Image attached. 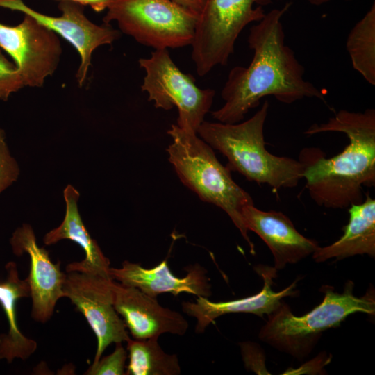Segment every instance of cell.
Returning <instances> with one entry per match:
<instances>
[{
  "mask_svg": "<svg viewBox=\"0 0 375 375\" xmlns=\"http://www.w3.org/2000/svg\"><path fill=\"white\" fill-rule=\"evenodd\" d=\"M352 66L375 85V3L351 29L346 42Z\"/></svg>",
  "mask_w": 375,
  "mask_h": 375,
  "instance_id": "obj_21",
  "label": "cell"
},
{
  "mask_svg": "<svg viewBox=\"0 0 375 375\" xmlns=\"http://www.w3.org/2000/svg\"><path fill=\"white\" fill-rule=\"evenodd\" d=\"M348 224L344 234L333 244L319 247L312 253L317 262L335 261L356 255L375 256V199L367 193L362 203L348 208Z\"/></svg>",
  "mask_w": 375,
  "mask_h": 375,
  "instance_id": "obj_18",
  "label": "cell"
},
{
  "mask_svg": "<svg viewBox=\"0 0 375 375\" xmlns=\"http://www.w3.org/2000/svg\"><path fill=\"white\" fill-rule=\"evenodd\" d=\"M0 8L30 15L69 42L81 58L76 74L79 86H82L87 77L93 51L101 45L112 43L120 35L119 31L108 24L97 25L92 22L84 14L83 6L73 1H60L58 9L62 14L59 17L40 13L22 0H0Z\"/></svg>",
  "mask_w": 375,
  "mask_h": 375,
  "instance_id": "obj_11",
  "label": "cell"
},
{
  "mask_svg": "<svg viewBox=\"0 0 375 375\" xmlns=\"http://www.w3.org/2000/svg\"><path fill=\"white\" fill-rule=\"evenodd\" d=\"M272 0H206L191 44L197 73L203 76L218 65H226L235 42L249 24L265 15L262 6Z\"/></svg>",
  "mask_w": 375,
  "mask_h": 375,
  "instance_id": "obj_7",
  "label": "cell"
},
{
  "mask_svg": "<svg viewBox=\"0 0 375 375\" xmlns=\"http://www.w3.org/2000/svg\"><path fill=\"white\" fill-rule=\"evenodd\" d=\"M19 173V165L8 149L6 133L0 128V194L17 180Z\"/></svg>",
  "mask_w": 375,
  "mask_h": 375,
  "instance_id": "obj_23",
  "label": "cell"
},
{
  "mask_svg": "<svg viewBox=\"0 0 375 375\" xmlns=\"http://www.w3.org/2000/svg\"><path fill=\"white\" fill-rule=\"evenodd\" d=\"M189 10L200 14L206 0H169Z\"/></svg>",
  "mask_w": 375,
  "mask_h": 375,
  "instance_id": "obj_26",
  "label": "cell"
},
{
  "mask_svg": "<svg viewBox=\"0 0 375 375\" xmlns=\"http://www.w3.org/2000/svg\"><path fill=\"white\" fill-rule=\"evenodd\" d=\"M242 358L246 367L256 372L259 369L256 366H261L256 360L264 365L263 354L260 349L251 342H243L240 344ZM260 371V369H259ZM262 370V369H261ZM264 374L262 372L260 373Z\"/></svg>",
  "mask_w": 375,
  "mask_h": 375,
  "instance_id": "obj_25",
  "label": "cell"
},
{
  "mask_svg": "<svg viewBox=\"0 0 375 375\" xmlns=\"http://www.w3.org/2000/svg\"><path fill=\"white\" fill-rule=\"evenodd\" d=\"M0 48L14 60L24 86L41 88L56 70L62 53L58 35L24 14L21 23H0Z\"/></svg>",
  "mask_w": 375,
  "mask_h": 375,
  "instance_id": "obj_10",
  "label": "cell"
},
{
  "mask_svg": "<svg viewBox=\"0 0 375 375\" xmlns=\"http://www.w3.org/2000/svg\"><path fill=\"white\" fill-rule=\"evenodd\" d=\"M114 351L108 356L101 358L86 371L87 375H126V360L127 352L122 342L115 343Z\"/></svg>",
  "mask_w": 375,
  "mask_h": 375,
  "instance_id": "obj_22",
  "label": "cell"
},
{
  "mask_svg": "<svg viewBox=\"0 0 375 375\" xmlns=\"http://www.w3.org/2000/svg\"><path fill=\"white\" fill-rule=\"evenodd\" d=\"M5 268L6 278L0 281V305L7 318L8 330L0 334V360L10 363L17 358L28 359L36 351L38 344L22 333L17 321V301L30 297L28 281L20 278L15 262H8Z\"/></svg>",
  "mask_w": 375,
  "mask_h": 375,
  "instance_id": "obj_19",
  "label": "cell"
},
{
  "mask_svg": "<svg viewBox=\"0 0 375 375\" xmlns=\"http://www.w3.org/2000/svg\"><path fill=\"white\" fill-rule=\"evenodd\" d=\"M310 3L314 6H320L329 2L331 0H308Z\"/></svg>",
  "mask_w": 375,
  "mask_h": 375,
  "instance_id": "obj_28",
  "label": "cell"
},
{
  "mask_svg": "<svg viewBox=\"0 0 375 375\" xmlns=\"http://www.w3.org/2000/svg\"><path fill=\"white\" fill-rule=\"evenodd\" d=\"M66 211L62 223L44 237L46 245L56 244L61 240H70L85 251V258L80 262H72L66 267V272L79 271L110 276V260L103 253L95 240L86 229L78 210L79 192L71 185L64 190Z\"/></svg>",
  "mask_w": 375,
  "mask_h": 375,
  "instance_id": "obj_17",
  "label": "cell"
},
{
  "mask_svg": "<svg viewBox=\"0 0 375 375\" xmlns=\"http://www.w3.org/2000/svg\"><path fill=\"white\" fill-rule=\"evenodd\" d=\"M346 1H351V0H346Z\"/></svg>",
  "mask_w": 375,
  "mask_h": 375,
  "instance_id": "obj_29",
  "label": "cell"
},
{
  "mask_svg": "<svg viewBox=\"0 0 375 375\" xmlns=\"http://www.w3.org/2000/svg\"><path fill=\"white\" fill-rule=\"evenodd\" d=\"M113 305L133 339L158 338L163 333L183 335L188 321L178 312L161 306L137 288L113 281Z\"/></svg>",
  "mask_w": 375,
  "mask_h": 375,
  "instance_id": "obj_13",
  "label": "cell"
},
{
  "mask_svg": "<svg viewBox=\"0 0 375 375\" xmlns=\"http://www.w3.org/2000/svg\"><path fill=\"white\" fill-rule=\"evenodd\" d=\"M255 270L264 281L262 289L257 294L221 302H212L206 297H198L195 302L182 303L183 312L197 319L195 331L197 333H203L215 319L226 314L252 313L261 317L268 315L280 306L284 297L297 294V281L279 292L273 290V279L276 277L277 272L274 267L259 265Z\"/></svg>",
  "mask_w": 375,
  "mask_h": 375,
  "instance_id": "obj_15",
  "label": "cell"
},
{
  "mask_svg": "<svg viewBox=\"0 0 375 375\" xmlns=\"http://www.w3.org/2000/svg\"><path fill=\"white\" fill-rule=\"evenodd\" d=\"M24 86L15 63L7 59L0 48V99L7 101L12 93Z\"/></svg>",
  "mask_w": 375,
  "mask_h": 375,
  "instance_id": "obj_24",
  "label": "cell"
},
{
  "mask_svg": "<svg viewBox=\"0 0 375 375\" xmlns=\"http://www.w3.org/2000/svg\"><path fill=\"white\" fill-rule=\"evenodd\" d=\"M242 215L247 230L256 233L269 247L276 270L298 262L319 247L317 241L300 233L281 211H265L251 204L243 208Z\"/></svg>",
  "mask_w": 375,
  "mask_h": 375,
  "instance_id": "obj_14",
  "label": "cell"
},
{
  "mask_svg": "<svg viewBox=\"0 0 375 375\" xmlns=\"http://www.w3.org/2000/svg\"><path fill=\"white\" fill-rule=\"evenodd\" d=\"M167 134L172 139L167 149L169 160L181 181L202 201L222 209L254 255V244L242 215L245 206L254 204L251 196L233 181L231 171L218 160L212 148L196 133L172 124Z\"/></svg>",
  "mask_w": 375,
  "mask_h": 375,
  "instance_id": "obj_4",
  "label": "cell"
},
{
  "mask_svg": "<svg viewBox=\"0 0 375 375\" xmlns=\"http://www.w3.org/2000/svg\"><path fill=\"white\" fill-rule=\"evenodd\" d=\"M12 252L30 258V271L26 278L32 299L31 316L37 322H47L53 315L57 301L64 297L65 274L60 270V261L53 263L49 252L38 246L31 225L17 228L10 239Z\"/></svg>",
  "mask_w": 375,
  "mask_h": 375,
  "instance_id": "obj_12",
  "label": "cell"
},
{
  "mask_svg": "<svg viewBox=\"0 0 375 375\" xmlns=\"http://www.w3.org/2000/svg\"><path fill=\"white\" fill-rule=\"evenodd\" d=\"M269 102L249 119L235 124L203 121L197 134L228 160L226 167L248 181L269 185L274 191L295 188L303 178L304 165L299 160L269 152L264 126Z\"/></svg>",
  "mask_w": 375,
  "mask_h": 375,
  "instance_id": "obj_3",
  "label": "cell"
},
{
  "mask_svg": "<svg viewBox=\"0 0 375 375\" xmlns=\"http://www.w3.org/2000/svg\"><path fill=\"white\" fill-rule=\"evenodd\" d=\"M146 72L141 89L156 108L178 111L176 125L197 133L212 106L215 91L201 89L190 74H184L172 60L167 49H155L149 58H140Z\"/></svg>",
  "mask_w": 375,
  "mask_h": 375,
  "instance_id": "obj_8",
  "label": "cell"
},
{
  "mask_svg": "<svg viewBox=\"0 0 375 375\" xmlns=\"http://www.w3.org/2000/svg\"><path fill=\"white\" fill-rule=\"evenodd\" d=\"M73 1L81 5L89 6L96 12H101L107 8L110 0H60Z\"/></svg>",
  "mask_w": 375,
  "mask_h": 375,
  "instance_id": "obj_27",
  "label": "cell"
},
{
  "mask_svg": "<svg viewBox=\"0 0 375 375\" xmlns=\"http://www.w3.org/2000/svg\"><path fill=\"white\" fill-rule=\"evenodd\" d=\"M113 279L98 274L69 271L65 274L64 297L85 318L97 340L92 365L96 364L112 343L126 342V325L113 305Z\"/></svg>",
  "mask_w": 375,
  "mask_h": 375,
  "instance_id": "obj_9",
  "label": "cell"
},
{
  "mask_svg": "<svg viewBox=\"0 0 375 375\" xmlns=\"http://www.w3.org/2000/svg\"><path fill=\"white\" fill-rule=\"evenodd\" d=\"M188 274L183 278L174 276L166 260L151 269L140 264L125 260L120 268L110 267L112 279L120 283L138 288L147 295L156 297L162 293L170 292L174 296L187 292L197 297H209L211 285L204 267L196 264L188 268Z\"/></svg>",
  "mask_w": 375,
  "mask_h": 375,
  "instance_id": "obj_16",
  "label": "cell"
},
{
  "mask_svg": "<svg viewBox=\"0 0 375 375\" xmlns=\"http://www.w3.org/2000/svg\"><path fill=\"white\" fill-rule=\"evenodd\" d=\"M290 6L288 2L272 10L251 27L247 41L252 60L247 67L236 66L229 72L221 92L224 103L212 112L215 119L226 124L242 122L267 96L285 104L304 98L326 102L324 93L303 78L304 67L285 43L281 19Z\"/></svg>",
  "mask_w": 375,
  "mask_h": 375,
  "instance_id": "obj_1",
  "label": "cell"
},
{
  "mask_svg": "<svg viewBox=\"0 0 375 375\" xmlns=\"http://www.w3.org/2000/svg\"><path fill=\"white\" fill-rule=\"evenodd\" d=\"M326 132L345 134L349 142L331 158L317 147L303 148L299 160L304 165L306 188L319 206L349 208L365 199L364 187L375 185V110H340L324 123L311 125L306 135Z\"/></svg>",
  "mask_w": 375,
  "mask_h": 375,
  "instance_id": "obj_2",
  "label": "cell"
},
{
  "mask_svg": "<svg viewBox=\"0 0 375 375\" xmlns=\"http://www.w3.org/2000/svg\"><path fill=\"white\" fill-rule=\"evenodd\" d=\"M103 18L122 32L155 49L191 45L199 14L169 0H110Z\"/></svg>",
  "mask_w": 375,
  "mask_h": 375,
  "instance_id": "obj_6",
  "label": "cell"
},
{
  "mask_svg": "<svg viewBox=\"0 0 375 375\" xmlns=\"http://www.w3.org/2000/svg\"><path fill=\"white\" fill-rule=\"evenodd\" d=\"M158 338H129L126 341L129 362L126 367V375H178L181 373L177 356L165 353L158 344Z\"/></svg>",
  "mask_w": 375,
  "mask_h": 375,
  "instance_id": "obj_20",
  "label": "cell"
},
{
  "mask_svg": "<svg viewBox=\"0 0 375 375\" xmlns=\"http://www.w3.org/2000/svg\"><path fill=\"white\" fill-rule=\"evenodd\" d=\"M354 283L348 281L342 293L330 285H323L322 301L302 316L293 315L289 306L281 301L268 315L259 333L260 339L279 351L303 358L312 351L322 332L338 327L350 315L356 312L375 314V293L369 288L362 297L353 294Z\"/></svg>",
  "mask_w": 375,
  "mask_h": 375,
  "instance_id": "obj_5",
  "label": "cell"
}]
</instances>
